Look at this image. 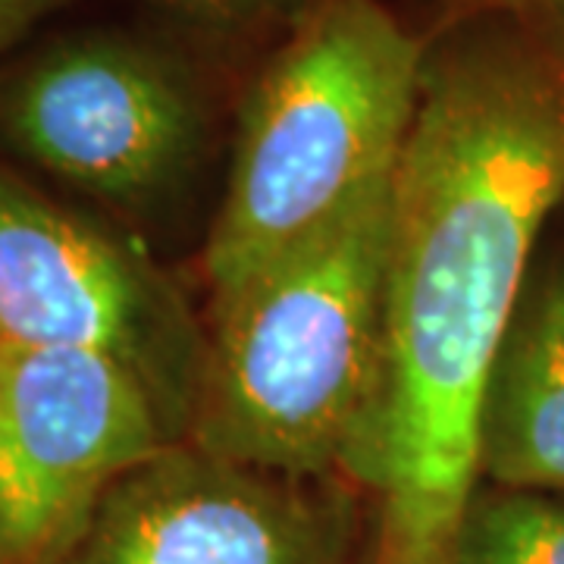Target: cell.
I'll return each instance as SVG.
<instances>
[{"mask_svg": "<svg viewBox=\"0 0 564 564\" xmlns=\"http://www.w3.org/2000/svg\"><path fill=\"white\" fill-rule=\"evenodd\" d=\"M448 564H564V496L477 486Z\"/></svg>", "mask_w": 564, "mask_h": 564, "instance_id": "cell-9", "label": "cell"}, {"mask_svg": "<svg viewBox=\"0 0 564 564\" xmlns=\"http://www.w3.org/2000/svg\"><path fill=\"white\" fill-rule=\"evenodd\" d=\"M477 464L492 486L564 496V267L524 292L489 367Z\"/></svg>", "mask_w": 564, "mask_h": 564, "instance_id": "cell-8", "label": "cell"}, {"mask_svg": "<svg viewBox=\"0 0 564 564\" xmlns=\"http://www.w3.org/2000/svg\"><path fill=\"white\" fill-rule=\"evenodd\" d=\"M54 564H367L358 489L182 440L107 486Z\"/></svg>", "mask_w": 564, "mask_h": 564, "instance_id": "cell-6", "label": "cell"}, {"mask_svg": "<svg viewBox=\"0 0 564 564\" xmlns=\"http://www.w3.org/2000/svg\"><path fill=\"white\" fill-rule=\"evenodd\" d=\"M426 44L380 0H311L239 113L204 245L210 302L395 180L421 101Z\"/></svg>", "mask_w": 564, "mask_h": 564, "instance_id": "cell-3", "label": "cell"}, {"mask_svg": "<svg viewBox=\"0 0 564 564\" xmlns=\"http://www.w3.org/2000/svg\"><path fill=\"white\" fill-rule=\"evenodd\" d=\"M470 3H480V7H484V3H489V0H470Z\"/></svg>", "mask_w": 564, "mask_h": 564, "instance_id": "cell-12", "label": "cell"}, {"mask_svg": "<svg viewBox=\"0 0 564 564\" xmlns=\"http://www.w3.org/2000/svg\"><path fill=\"white\" fill-rule=\"evenodd\" d=\"M170 443L120 361L0 343V564H54L107 486Z\"/></svg>", "mask_w": 564, "mask_h": 564, "instance_id": "cell-7", "label": "cell"}, {"mask_svg": "<svg viewBox=\"0 0 564 564\" xmlns=\"http://www.w3.org/2000/svg\"><path fill=\"white\" fill-rule=\"evenodd\" d=\"M66 0H0V61L20 51L32 29L44 22Z\"/></svg>", "mask_w": 564, "mask_h": 564, "instance_id": "cell-11", "label": "cell"}, {"mask_svg": "<svg viewBox=\"0 0 564 564\" xmlns=\"http://www.w3.org/2000/svg\"><path fill=\"white\" fill-rule=\"evenodd\" d=\"M392 182L210 302L188 443L367 492L386 404Z\"/></svg>", "mask_w": 564, "mask_h": 564, "instance_id": "cell-2", "label": "cell"}, {"mask_svg": "<svg viewBox=\"0 0 564 564\" xmlns=\"http://www.w3.org/2000/svg\"><path fill=\"white\" fill-rule=\"evenodd\" d=\"M564 202V73L486 25L426 44L392 180L386 404L367 564H448L480 486L486 377Z\"/></svg>", "mask_w": 564, "mask_h": 564, "instance_id": "cell-1", "label": "cell"}, {"mask_svg": "<svg viewBox=\"0 0 564 564\" xmlns=\"http://www.w3.org/2000/svg\"><path fill=\"white\" fill-rule=\"evenodd\" d=\"M0 343L85 348L129 367L188 436L207 329L144 245L0 161Z\"/></svg>", "mask_w": 564, "mask_h": 564, "instance_id": "cell-5", "label": "cell"}, {"mask_svg": "<svg viewBox=\"0 0 564 564\" xmlns=\"http://www.w3.org/2000/svg\"><path fill=\"white\" fill-rule=\"evenodd\" d=\"M161 17L204 39H248L267 29L282 32L302 17L311 0H141Z\"/></svg>", "mask_w": 564, "mask_h": 564, "instance_id": "cell-10", "label": "cell"}, {"mask_svg": "<svg viewBox=\"0 0 564 564\" xmlns=\"http://www.w3.org/2000/svg\"><path fill=\"white\" fill-rule=\"evenodd\" d=\"M207 139L202 82L148 35L79 29L0 61V154L120 220L176 202Z\"/></svg>", "mask_w": 564, "mask_h": 564, "instance_id": "cell-4", "label": "cell"}]
</instances>
